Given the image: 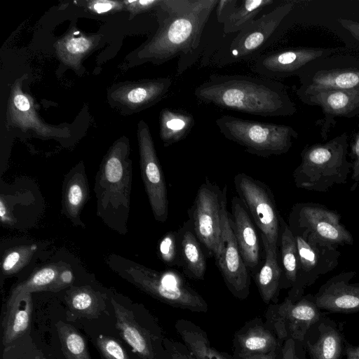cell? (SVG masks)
Listing matches in <instances>:
<instances>
[{
	"instance_id": "cell-1",
	"label": "cell",
	"mask_w": 359,
	"mask_h": 359,
	"mask_svg": "<svg viewBox=\"0 0 359 359\" xmlns=\"http://www.w3.org/2000/svg\"><path fill=\"white\" fill-rule=\"evenodd\" d=\"M194 93L201 103L254 116L282 117L297 112L283 83L262 76L212 74Z\"/></svg>"
},
{
	"instance_id": "cell-2",
	"label": "cell",
	"mask_w": 359,
	"mask_h": 359,
	"mask_svg": "<svg viewBox=\"0 0 359 359\" xmlns=\"http://www.w3.org/2000/svg\"><path fill=\"white\" fill-rule=\"evenodd\" d=\"M218 1H160V28L148 45V57L163 63L179 57L177 73L182 74L194 62L205 25Z\"/></svg>"
},
{
	"instance_id": "cell-3",
	"label": "cell",
	"mask_w": 359,
	"mask_h": 359,
	"mask_svg": "<svg viewBox=\"0 0 359 359\" xmlns=\"http://www.w3.org/2000/svg\"><path fill=\"white\" fill-rule=\"evenodd\" d=\"M348 146L346 133L325 143L306 145L293 172L296 187L326 192L335 184H346L352 170V162L347 159Z\"/></svg>"
},
{
	"instance_id": "cell-4",
	"label": "cell",
	"mask_w": 359,
	"mask_h": 359,
	"mask_svg": "<svg viewBox=\"0 0 359 359\" xmlns=\"http://www.w3.org/2000/svg\"><path fill=\"white\" fill-rule=\"evenodd\" d=\"M296 1H288L255 19L223 43L211 56L212 66L223 67L240 62H252L278 39L282 25Z\"/></svg>"
},
{
	"instance_id": "cell-5",
	"label": "cell",
	"mask_w": 359,
	"mask_h": 359,
	"mask_svg": "<svg viewBox=\"0 0 359 359\" xmlns=\"http://www.w3.org/2000/svg\"><path fill=\"white\" fill-rule=\"evenodd\" d=\"M221 134L248 153L268 158L289 151L298 133L291 126L222 115L215 121Z\"/></svg>"
},
{
	"instance_id": "cell-6",
	"label": "cell",
	"mask_w": 359,
	"mask_h": 359,
	"mask_svg": "<svg viewBox=\"0 0 359 359\" xmlns=\"http://www.w3.org/2000/svg\"><path fill=\"white\" fill-rule=\"evenodd\" d=\"M227 199V187L222 189L205 178L199 187L194 201L187 211L193 230L208 257L217 260L222 252V212Z\"/></svg>"
},
{
	"instance_id": "cell-7",
	"label": "cell",
	"mask_w": 359,
	"mask_h": 359,
	"mask_svg": "<svg viewBox=\"0 0 359 359\" xmlns=\"http://www.w3.org/2000/svg\"><path fill=\"white\" fill-rule=\"evenodd\" d=\"M134 283L159 301L175 308L205 313L208 304L179 271H156L142 266L128 271Z\"/></svg>"
},
{
	"instance_id": "cell-8",
	"label": "cell",
	"mask_w": 359,
	"mask_h": 359,
	"mask_svg": "<svg viewBox=\"0 0 359 359\" xmlns=\"http://www.w3.org/2000/svg\"><path fill=\"white\" fill-rule=\"evenodd\" d=\"M233 183L238 198L259 229L261 238L278 249L282 217L271 189L263 182L243 172L235 175Z\"/></svg>"
},
{
	"instance_id": "cell-9",
	"label": "cell",
	"mask_w": 359,
	"mask_h": 359,
	"mask_svg": "<svg viewBox=\"0 0 359 359\" xmlns=\"http://www.w3.org/2000/svg\"><path fill=\"white\" fill-rule=\"evenodd\" d=\"M340 218L337 212L322 204L298 203L291 208L287 225L292 232H304L327 245L337 248L351 245L353 237Z\"/></svg>"
},
{
	"instance_id": "cell-10",
	"label": "cell",
	"mask_w": 359,
	"mask_h": 359,
	"mask_svg": "<svg viewBox=\"0 0 359 359\" xmlns=\"http://www.w3.org/2000/svg\"><path fill=\"white\" fill-rule=\"evenodd\" d=\"M292 233L297 243L299 264L295 283L286 297L296 302L304 296L307 287L337 267L341 253L338 248L319 242L304 232Z\"/></svg>"
},
{
	"instance_id": "cell-11",
	"label": "cell",
	"mask_w": 359,
	"mask_h": 359,
	"mask_svg": "<svg viewBox=\"0 0 359 359\" xmlns=\"http://www.w3.org/2000/svg\"><path fill=\"white\" fill-rule=\"evenodd\" d=\"M325 315L317 306L313 294H308L296 302L285 297L280 304H270L265 323L282 341L292 339L302 342L309 329Z\"/></svg>"
},
{
	"instance_id": "cell-12",
	"label": "cell",
	"mask_w": 359,
	"mask_h": 359,
	"mask_svg": "<svg viewBox=\"0 0 359 359\" xmlns=\"http://www.w3.org/2000/svg\"><path fill=\"white\" fill-rule=\"evenodd\" d=\"M297 89L359 90V57L336 53L316 61L299 76Z\"/></svg>"
},
{
	"instance_id": "cell-13",
	"label": "cell",
	"mask_w": 359,
	"mask_h": 359,
	"mask_svg": "<svg viewBox=\"0 0 359 359\" xmlns=\"http://www.w3.org/2000/svg\"><path fill=\"white\" fill-rule=\"evenodd\" d=\"M341 48L294 47L268 51L251 62V70L273 81L299 76L313 62L339 53Z\"/></svg>"
},
{
	"instance_id": "cell-14",
	"label": "cell",
	"mask_w": 359,
	"mask_h": 359,
	"mask_svg": "<svg viewBox=\"0 0 359 359\" xmlns=\"http://www.w3.org/2000/svg\"><path fill=\"white\" fill-rule=\"evenodd\" d=\"M222 224L224 246L215 263L231 294L243 300L250 294L251 276L238 247L231 215L227 210V199L222 207Z\"/></svg>"
},
{
	"instance_id": "cell-15",
	"label": "cell",
	"mask_w": 359,
	"mask_h": 359,
	"mask_svg": "<svg viewBox=\"0 0 359 359\" xmlns=\"http://www.w3.org/2000/svg\"><path fill=\"white\" fill-rule=\"evenodd\" d=\"M295 92L303 103L322 109L324 117L320 123L323 139L327 138L330 128L335 123L334 118L359 116V90L319 88L300 90L296 88Z\"/></svg>"
},
{
	"instance_id": "cell-16",
	"label": "cell",
	"mask_w": 359,
	"mask_h": 359,
	"mask_svg": "<svg viewBox=\"0 0 359 359\" xmlns=\"http://www.w3.org/2000/svg\"><path fill=\"white\" fill-rule=\"evenodd\" d=\"M142 135L140 145L143 182L155 219L165 222L168 216L165 181L147 128Z\"/></svg>"
},
{
	"instance_id": "cell-17",
	"label": "cell",
	"mask_w": 359,
	"mask_h": 359,
	"mask_svg": "<svg viewBox=\"0 0 359 359\" xmlns=\"http://www.w3.org/2000/svg\"><path fill=\"white\" fill-rule=\"evenodd\" d=\"M233 229L242 258L253 278L264 262V252L257 229L247 209L238 196L231 198Z\"/></svg>"
},
{
	"instance_id": "cell-18",
	"label": "cell",
	"mask_w": 359,
	"mask_h": 359,
	"mask_svg": "<svg viewBox=\"0 0 359 359\" xmlns=\"http://www.w3.org/2000/svg\"><path fill=\"white\" fill-rule=\"evenodd\" d=\"M355 276V271H343L327 280L313 295L317 306L331 313L359 312V283H351Z\"/></svg>"
},
{
	"instance_id": "cell-19",
	"label": "cell",
	"mask_w": 359,
	"mask_h": 359,
	"mask_svg": "<svg viewBox=\"0 0 359 359\" xmlns=\"http://www.w3.org/2000/svg\"><path fill=\"white\" fill-rule=\"evenodd\" d=\"M344 325L325 315L309 329L302 343L310 359H342L347 341Z\"/></svg>"
},
{
	"instance_id": "cell-20",
	"label": "cell",
	"mask_w": 359,
	"mask_h": 359,
	"mask_svg": "<svg viewBox=\"0 0 359 359\" xmlns=\"http://www.w3.org/2000/svg\"><path fill=\"white\" fill-rule=\"evenodd\" d=\"M283 344L262 319L256 317L236 331L233 339V355L269 353L281 348Z\"/></svg>"
},
{
	"instance_id": "cell-21",
	"label": "cell",
	"mask_w": 359,
	"mask_h": 359,
	"mask_svg": "<svg viewBox=\"0 0 359 359\" xmlns=\"http://www.w3.org/2000/svg\"><path fill=\"white\" fill-rule=\"evenodd\" d=\"M273 0H219L215 8L217 20L225 34H234L250 25Z\"/></svg>"
},
{
	"instance_id": "cell-22",
	"label": "cell",
	"mask_w": 359,
	"mask_h": 359,
	"mask_svg": "<svg viewBox=\"0 0 359 359\" xmlns=\"http://www.w3.org/2000/svg\"><path fill=\"white\" fill-rule=\"evenodd\" d=\"M177 233L184 274L191 279L203 280L207 269L206 257L189 219L177 230Z\"/></svg>"
},
{
	"instance_id": "cell-23",
	"label": "cell",
	"mask_w": 359,
	"mask_h": 359,
	"mask_svg": "<svg viewBox=\"0 0 359 359\" xmlns=\"http://www.w3.org/2000/svg\"><path fill=\"white\" fill-rule=\"evenodd\" d=\"M264 252V262L259 272L252 278L259 295L265 304L278 303L281 290L283 271L278 257V249L261 238Z\"/></svg>"
},
{
	"instance_id": "cell-24",
	"label": "cell",
	"mask_w": 359,
	"mask_h": 359,
	"mask_svg": "<svg viewBox=\"0 0 359 359\" xmlns=\"http://www.w3.org/2000/svg\"><path fill=\"white\" fill-rule=\"evenodd\" d=\"M33 304L31 293L18 296L8 302L2 323L3 344L9 345L22 337L29 327Z\"/></svg>"
},
{
	"instance_id": "cell-25",
	"label": "cell",
	"mask_w": 359,
	"mask_h": 359,
	"mask_svg": "<svg viewBox=\"0 0 359 359\" xmlns=\"http://www.w3.org/2000/svg\"><path fill=\"white\" fill-rule=\"evenodd\" d=\"M175 327L184 345L197 359H231L212 347L205 331L191 320L179 319Z\"/></svg>"
},
{
	"instance_id": "cell-26",
	"label": "cell",
	"mask_w": 359,
	"mask_h": 359,
	"mask_svg": "<svg viewBox=\"0 0 359 359\" xmlns=\"http://www.w3.org/2000/svg\"><path fill=\"white\" fill-rule=\"evenodd\" d=\"M195 125L194 116L180 109H164L161 115V137L165 147L186 138Z\"/></svg>"
},
{
	"instance_id": "cell-27",
	"label": "cell",
	"mask_w": 359,
	"mask_h": 359,
	"mask_svg": "<svg viewBox=\"0 0 359 359\" xmlns=\"http://www.w3.org/2000/svg\"><path fill=\"white\" fill-rule=\"evenodd\" d=\"M280 265L283 271L281 290L290 289L295 283L299 264V255L294 236L287 223L280 219Z\"/></svg>"
},
{
	"instance_id": "cell-28",
	"label": "cell",
	"mask_w": 359,
	"mask_h": 359,
	"mask_svg": "<svg viewBox=\"0 0 359 359\" xmlns=\"http://www.w3.org/2000/svg\"><path fill=\"white\" fill-rule=\"evenodd\" d=\"M66 301L72 315L80 318H97L104 308V302L100 295L87 287L70 290Z\"/></svg>"
},
{
	"instance_id": "cell-29",
	"label": "cell",
	"mask_w": 359,
	"mask_h": 359,
	"mask_svg": "<svg viewBox=\"0 0 359 359\" xmlns=\"http://www.w3.org/2000/svg\"><path fill=\"white\" fill-rule=\"evenodd\" d=\"M56 328L65 359H91L84 337L75 327L59 321Z\"/></svg>"
},
{
	"instance_id": "cell-30",
	"label": "cell",
	"mask_w": 359,
	"mask_h": 359,
	"mask_svg": "<svg viewBox=\"0 0 359 359\" xmlns=\"http://www.w3.org/2000/svg\"><path fill=\"white\" fill-rule=\"evenodd\" d=\"M59 272L56 267H44L36 271L32 277L17 285L12 291L8 302L14 300L18 296L37 291H58Z\"/></svg>"
},
{
	"instance_id": "cell-31",
	"label": "cell",
	"mask_w": 359,
	"mask_h": 359,
	"mask_svg": "<svg viewBox=\"0 0 359 359\" xmlns=\"http://www.w3.org/2000/svg\"><path fill=\"white\" fill-rule=\"evenodd\" d=\"M158 252L161 259L165 264L181 267L177 231H169L161 238Z\"/></svg>"
},
{
	"instance_id": "cell-32",
	"label": "cell",
	"mask_w": 359,
	"mask_h": 359,
	"mask_svg": "<svg viewBox=\"0 0 359 359\" xmlns=\"http://www.w3.org/2000/svg\"><path fill=\"white\" fill-rule=\"evenodd\" d=\"M36 250V245L22 247L9 252L4 258L2 269L6 273H12L17 271L32 257Z\"/></svg>"
},
{
	"instance_id": "cell-33",
	"label": "cell",
	"mask_w": 359,
	"mask_h": 359,
	"mask_svg": "<svg viewBox=\"0 0 359 359\" xmlns=\"http://www.w3.org/2000/svg\"><path fill=\"white\" fill-rule=\"evenodd\" d=\"M97 345L106 359H130L120 344L111 337L100 335Z\"/></svg>"
},
{
	"instance_id": "cell-34",
	"label": "cell",
	"mask_w": 359,
	"mask_h": 359,
	"mask_svg": "<svg viewBox=\"0 0 359 359\" xmlns=\"http://www.w3.org/2000/svg\"><path fill=\"white\" fill-rule=\"evenodd\" d=\"M86 189L83 182L78 180L71 182L67 188V209L72 215L78 213L86 198Z\"/></svg>"
},
{
	"instance_id": "cell-35",
	"label": "cell",
	"mask_w": 359,
	"mask_h": 359,
	"mask_svg": "<svg viewBox=\"0 0 359 359\" xmlns=\"http://www.w3.org/2000/svg\"><path fill=\"white\" fill-rule=\"evenodd\" d=\"M278 359H306V352L301 341L288 339L283 341Z\"/></svg>"
},
{
	"instance_id": "cell-36",
	"label": "cell",
	"mask_w": 359,
	"mask_h": 359,
	"mask_svg": "<svg viewBox=\"0 0 359 359\" xmlns=\"http://www.w3.org/2000/svg\"><path fill=\"white\" fill-rule=\"evenodd\" d=\"M104 175L109 184L116 186L123 178V167L120 159L110 157L104 166Z\"/></svg>"
},
{
	"instance_id": "cell-37",
	"label": "cell",
	"mask_w": 359,
	"mask_h": 359,
	"mask_svg": "<svg viewBox=\"0 0 359 359\" xmlns=\"http://www.w3.org/2000/svg\"><path fill=\"white\" fill-rule=\"evenodd\" d=\"M163 344L170 359H197L184 343L164 338Z\"/></svg>"
},
{
	"instance_id": "cell-38",
	"label": "cell",
	"mask_w": 359,
	"mask_h": 359,
	"mask_svg": "<svg viewBox=\"0 0 359 359\" xmlns=\"http://www.w3.org/2000/svg\"><path fill=\"white\" fill-rule=\"evenodd\" d=\"M358 126V133L351 146V155L353 159L351 180H353V184L351 187V191L355 190L359 183V124Z\"/></svg>"
},
{
	"instance_id": "cell-39",
	"label": "cell",
	"mask_w": 359,
	"mask_h": 359,
	"mask_svg": "<svg viewBox=\"0 0 359 359\" xmlns=\"http://www.w3.org/2000/svg\"><path fill=\"white\" fill-rule=\"evenodd\" d=\"M90 43L86 39L80 37L70 39L66 45L67 50L71 53H81L87 50Z\"/></svg>"
},
{
	"instance_id": "cell-40",
	"label": "cell",
	"mask_w": 359,
	"mask_h": 359,
	"mask_svg": "<svg viewBox=\"0 0 359 359\" xmlns=\"http://www.w3.org/2000/svg\"><path fill=\"white\" fill-rule=\"evenodd\" d=\"M338 22L359 45V22L350 19L340 18L338 19Z\"/></svg>"
},
{
	"instance_id": "cell-41",
	"label": "cell",
	"mask_w": 359,
	"mask_h": 359,
	"mask_svg": "<svg viewBox=\"0 0 359 359\" xmlns=\"http://www.w3.org/2000/svg\"><path fill=\"white\" fill-rule=\"evenodd\" d=\"M280 350L264 354H254L241 356L233 355V359H278Z\"/></svg>"
},
{
	"instance_id": "cell-42",
	"label": "cell",
	"mask_w": 359,
	"mask_h": 359,
	"mask_svg": "<svg viewBox=\"0 0 359 359\" xmlns=\"http://www.w3.org/2000/svg\"><path fill=\"white\" fill-rule=\"evenodd\" d=\"M343 358L344 359H359V345H353L347 341Z\"/></svg>"
},
{
	"instance_id": "cell-43",
	"label": "cell",
	"mask_w": 359,
	"mask_h": 359,
	"mask_svg": "<svg viewBox=\"0 0 359 359\" xmlns=\"http://www.w3.org/2000/svg\"><path fill=\"white\" fill-rule=\"evenodd\" d=\"M73 281V274L70 270L62 271L58 277V290L62 289Z\"/></svg>"
},
{
	"instance_id": "cell-44",
	"label": "cell",
	"mask_w": 359,
	"mask_h": 359,
	"mask_svg": "<svg viewBox=\"0 0 359 359\" xmlns=\"http://www.w3.org/2000/svg\"><path fill=\"white\" fill-rule=\"evenodd\" d=\"M15 107L20 111H27L29 109V102L28 99L22 95H17L14 98Z\"/></svg>"
},
{
	"instance_id": "cell-45",
	"label": "cell",
	"mask_w": 359,
	"mask_h": 359,
	"mask_svg": "<svg viewBox=\"0 0 359 359\" xmlns=\"http://www.w3.org/2000/svg\"><path fill=\"white\" fill-rule=\"evenodd\" d=\"M113 6V4L109 1H99L94 5L95 9L97 13L108 11Z\"/></svg>"
},
{
	"instance_id": "cell-46",
	"label": "cell",
	"mask_w": 359,
	"mask_h": 359,
	"mask_svg": "<svg viewBox=\"0 0 359 359\" xmlns=\"http://www.w3.org/2000/svg\"><path fill=\"white\" fill-rule=\"evenodd\" d=\"M34 359H46V358H43V357H41V356L37 355V356H36V357H35V358H34Z\"/></svg>"
}]
</instances>
